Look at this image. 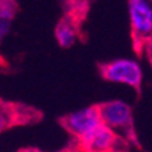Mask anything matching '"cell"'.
Masks as SVG:
<instances>
[{
  "label": "cell",
  "instance_id": "obj_8",
  "mask_svg": "<svg viewBox=\"0 0 152 152\" xmlns=\"http://www.w3.org/2000/svg\"><path fill=\"white\" fill-rule=\"evenodd\" d=\"M17 119L18 118L15 115V111L11 107L0 104V133L8 129Z\"/></svg>",
  "mask_w": 152,
  "mask_h": 152
},
{
  "label": "cell",
  "instance_id": "obj_7",
  "mask_svg": "<svg viewBox=\"0 0 152 152\" xmlns=\"http://www.w3.org/2000/svg\"><path fill=\"white\" fill-rule=\"evenodd\" d=\"M15 15V4L12 0H0V44L8 36Z\"/></svg>",
  "mask_w": 152,
  "mask_h": 152
},
{
  "label": "cell",
  "instance_id": "obj_1",
  "mask_svg": "<svg viewBox=\"0 0 152 152\" xmlns=\"http://www.w3.org/2000/svg\"><path fill=\"white\" fill-rule=\"evenodd\" d=\"M100 73L104 80L114 84H124L130 88H138L142 82V67L134 59H121L111 60L100 67Z\"/></svg>",
  "mask_w": 152,
  "mask_h": 152
},
{
  "label": "cell",
  "instance_id": "obj_10",
  "mask_svg": "<svg viewBox=\"0 0 152 152\" xmlns=\"http://www.w3.org/2000/svg\"><path fill=\"white\" fill-rule=\"evenodd\" d=\"M0 66H1V60H0Z\"/></svg>",
  "mask_w": 152,
  "mask_h": 152
},
{
  "label": "cell",
  "instance_id": "obj_4",
  "mask_svg": "<svg viewBox=\"0 0 152 152\" xmlns=\"http://www.w3.org/2000/svg\"><path fill=\"white\" fill-rule=\"evenodd\" d=\"M102 117L99 107H86L78 111L69 114L63 119V126L71 136H74L78 141L92 133L96 127L102 125Z\"/></svg>",
  "mask_w": 152,
  "mask_h": 152
},
{
  "label": "cell",
  "instance_id": "obj_3",
  "mask_svg": "<svg viewBox=\"0 0 152 152\" xmlns=\"http://www.w3.org/2000/svg\"><path fill=\"white\" fill-rule=\"evenodd\" d=\"M97 107L103 124L113 129L118 136L119 133L130 134L133 127V111L127 103L122 100H110Z\"/></svg>",
  "mask_w": 152,
  "mask_h": 152
},
{
  "label": "cell",
  "instance_id": "obj_6",
  "mask_svg": "<svg viewBox=\"0 0 152 152\" xmlns=\"http://www.w3.org/2000/svg\"><path fill=\"white\" fill-rule=\"evenodd\" d=\"M55 39L63 48L73 47L78 39L77 23L71 18H63L55 28Z\"/></svg>",
  "mask_w": 152,
  "mask_h": 152
},
{
  "label": "cell",
  "instance_id": "obj_9",
  "mask_svg": "<svg viewBox=\"0 0 152 152\" xmlns=\"http://www.w3.org/2000/svg\"><path fill=\"white\" fill-rule=\"evenodd\" d=\"M141 51L144 52L145 58L148 59V62L151 63V66H152V39H149L148 41L141 47Z\"/></svg>",
  "mask_w": 152,
  "mask_h": 152
},
{
  "label": "cell",
  "instance_id": "obj_5",
  "mask_svg": "<svg viewBox=\"0 0 152 152\" xmlns=\"http://www.w3.org/2000/svg\"><path fill=\"white\" fill-rule=\"evenodd\" d=\"M118 141V134L113 129L102 124L92 133L80 140L82 152H113Z\"/></svg>",
  "mask_w": 152,
  "mask_h": 152
},
{
  "label": "cell",
  "instance_id": "obj_2",
  "mask_svg": "<svg viewBox=\"0 0 152 152\" xmlns=\"http://www.w3.org/2000/svg\"><path fill=\"white\" fill-rule=\"evenodd\" d=\"M132 37L136 45L141 47L152 39V6L148 0H127Z\"/></svg>",
  "mask_w": 152,
  "mask_h": 152
}]
</instances>
